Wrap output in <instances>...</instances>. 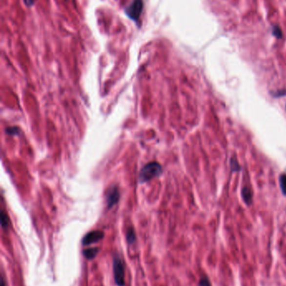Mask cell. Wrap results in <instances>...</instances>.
I'll return each mask as SVG.
<instances>
[{
    "instance_id": "cell-1",
    "label": "cell",
    "mask_w": 286,
    "mask_h": 286,
    "mask_svg": "<svg viewBox=\"0 0 286 286\" xmlns=\"http://www.w3.org/2000/svg\"><path fill=\"white\" fill-rule=\"evenodd\" d=\"M161 173H162V167L158 162H155V161L149 162L140 171V182L143 183V182L150 181L154 178L160 176Z\"/></svg>"
},
{
    "instance_id": "cell-12",
    "label": "cell",
    "mask_w": 286,
    "mask_h": 286,
    "mask_svg": "<svg viewBox=\"0 0 286 286\" xmlns=\"http://www.w3.org/2000/svg\"><path fill=\"white\" fill-rule=\"evenodd\" d=\"M1 224H2L3 229H5L6 227H8V224H9L8 216H7L6 214L3 211H2V213H1Z\"/></svg>"
},
{
    "instance_id": "cell-14",
    "label": "cell",
    "mask_w": 286,
    "mask_h": 286,
    "mask_svg": "<svg viewBox=\"0 0 286 286\" xmlns=\"http://www.w3.org/2000/svg\"><path fill=\"white\" fill-rule=\"evenodd\" d=\"M6 132H8L9 135H16L19 133L18 128L15 127H9L6 129Z\"/></svg>"
},
{
    "instance_id": "cell-3",
    "label": "cell",
    "mask_w": 286,
    "mask_h": 286,
    "mask_svg": "<svg viewBox=\"0 0 286 286\" xmlns=\"http://www.w3.org/2000/svg\"><path fill=\"white\" fill-rule=\"evenodd\" d=\"M143 8V0H133L132 3L125 9L126 15H128V18H131L132 20L139 24Z\"/></svg>"
},
{
    "instance_id": "cell-13",
    "label": "cell",
    "mask_w": 286,
    "mask_h": 286,
    "mask_svg": "<svg viewBox=\"0 0 286 286\" xmlns=\"http://www.w3.org/2000/svg\"><path fill=\"white\" fill-rule=\"evenodd\" d=\"M231 167H232V170L233 171H239V162H238L235 158L231 159Z\"/></svg>"
},
{
    "instance_id": "cell-8",
    "label": "cell",
    "mask_w": 286,
    "mask_h": 286,
    "mask_svg": "<svg viewBox=\"0 0 286 286\" xmlns=\"http://www.w3.org/2000/svg\"><path fill=\"white\" fill-rule=\"evenodd\" d=\"M126 240L128 245H131L134 244V242L136 241V235H135V232H134L133 228H129L127 230V233H126Z\"/></svg>"
},
{
    "instance_id": "cell-16",
    "label": "cell",
    "mask_w": 286,
    "mask_h": 286,
    "mask_svg": "<svg viewBox=\"0 0 286 286\" xmlns=\"http://www.w3.org/2000/svg\"><path fill=\"white\" fill-rule=\"evenodd\" d=\"M1 286H5V281L3 277L1 278Z\"/></svg>"
},
{
    "instance_id": "cell-6",
    "label": "cell",
    "mask_w": 286,
    "mask_h": 286,
    "mask_svg": "<svg viewBox=\"0 0 286 286\" xmlns=\"http://www.w3.org/2000/svg\"><path fill=\"white\" fill-rule=\"evenodd\" d=\"M99 252V248H88V249H86V250H84L82 251V253H83V255L86 259H93L95 258L97 255H98V253Z\"/></svg>"
},
{
    "instance_id": "cell-7",
    "label": "cell",
    "mask_w": 286,
    "mask_h": 286,
    "mask_svg": "<svg viewBox=\"0 0 286 286\" xmlns=\"http://www.w3.org/2000/svg\"><path fill=\"white\" fill-rule=\"evenodd\" d=\"M242 196H243L245 203H247V205H249L252 202V191L250 188H247V187L243 188Z\"/></svg>"
},
{
    "instance_id": "cell-4",
    "label": "cell",
    "mask_w": 286,
    "mask_h": 286,
    "mask_svg": "<svg viewBox=\"0 0 286 286\" xmlns=\"http://www.w3.org/2000/svg\"><path fill=\"white\" fill-rule=\"evenodd\" d=\"M103 237H104V232L101 230L92 231L84 236V238H82V245L87 246V245H93L102 240Z\"/></svg>"
},
{
    "instance_id": "cell-5",
    "label": "cell",
    "mask_w": 286,
    "mask_h": 286,
    "mask_svg": "<svg viewBox=\"0 0 286 286\" xmlns=\"http://www.w3.org/2000/svg\"><path fill=\"white\" fill-rule=\"evenodd\" d=\"M120 200V192L116 187L110 188L107 194V207L110 209L113 206L115 205Z\"/></svg>"
},
{
    "instance_id": "cell-10",
    "label": "cell",
    "mask_w": 286,
    "mask_h": 286,
    "mask_svg": "<svg viewBox=\"0 0 286 286\" xmlns=\"http://www.w3.org/2000/svg\"><path fill=\"white\" fill-rule=\"evenodd\" d=\"M280 185L284 195H286V174H283L280 176Z\"/></svg>"
},
{
    "instance_id": "cell-2",
    "label": "cell",
    "mask_w": 286,
    "mask_h": 286,
    "mask_svg": "<svg viewBox=\"0 0 286 286\" xmlns=\"http://www.w3.org/2000/svg\"><path fill=\"white\" fill-rule=\"evenodd\" d=\"M113 277L118 286L125 285V268L124 264L119 254H115L113 261Z\"/></svg>"
},
{
    "instance_id": "cell-15",
    "label": "cell",
    "mask_w": 286,
    "mask_h": 286,
    "mask_svg": "<svg viewBox=\"0 0 286 286\" xmlns=\"http://www.w3.org/2000/svg\"><path fill=\"white\" fill-rule=\"evenodd\" d=\"M24 2L27 7L30 8V7L33 6L34 3H35V0H24Z\"/></svg>"
},
{
    "instance_id": "cell-11",
    "label": "cell",
    "mask_w": 286,
    "mask_h": 286,
    "mask_svg": "<svg viewBox=\"0 0 286 286\" xmlns=\"http://www.w3.org/2000/svg\"><path fill=\"white\" fill-rule=\"evenodd\" d=\"M198 286H212V285H211L209 278L206 275H203V277H201L200 279Z\"/></svg>"
},
{
    "instance_id": "cell-9",
    "label": "cell",
    "mask_w": 286,
    "mask_h": 286,
    "mask_svg": "<svg viewBox=\"0 0 286 286\" xmlns=\"http://www.w3.org/2000/svg\"><path fill=\"white\" fill-rule=\"evenodd\" d=\"M272 32H273V36L276 37L277 39H281L283 37V32L279 25H274L272 29Z\"/></svg>"
}]
</instances>
